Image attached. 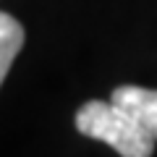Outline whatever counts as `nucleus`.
<instances>
[{"instance_id": "obj_1", "label": "nucleus", "mask_w": 157, "mask_h": 157, "mask_svg": "<svg viewBox=\"0 0 157 157\" xmlns=\"http://www.w3.org/2000/svg\"><path fill=\"white\" fill-rule=\"evenodd\" d=\"M78 134L110 144L121 157H152L155 136L147 134L134 118L115 102L92 100L76 113Z\"/></svg>"}, {"instance_id": "obj_2", "label": "nucleus", "mask_w": 157, "mask_h": 157, "mask_svg": "<svg viewBox=\"0 0 157 157\" xmlns=\"http://www.w3.org/2000/svg\"><path fill=\"white\" fill-rule=\"evenodd\" d=\"M110 102H115L118 107H123L136 123L155 136L157 141V92L155 89H144V86H115L113 89Z\"/></svg>"}, {"instance_id": "obj_3", "label": "nucleus", "mask_w": 157, "mask_h": 157, "mask_svg": "<svg viewBox=\"0 0 157 157\" xmlns=\"http://www.w3.org/2000/svg\"><path fill=\"white\" fill-rule=\"evenodd\" d=\"M21 47H24V26L13 16L0 11V84L6 81Z\"/></svg>"}]
</instances>
